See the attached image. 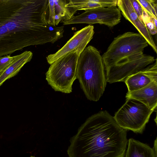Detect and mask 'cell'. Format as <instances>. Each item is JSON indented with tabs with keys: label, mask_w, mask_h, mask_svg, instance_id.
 <instances>
[{
	"label": "cell",
	"mask_w": 157,
	"mask_h": 157,
	"mask_svg": "<svg viewBox=\"0 0 157 157\" xmlns=\"http://www.w3.org/2000/svg\"><path fill=\"white\" fill-rule=\"evenodd\" d=\"M47 3V0H0V57L61 38L62 27L46 20Z\"/></svg>",
	"instance_id": "cell-1"
},
{
	"label": "cell",
	"mask_w": 157,
	"mask_h": 157,
	"mask_svg": "<svg viewBox=\"0 0 157 157\" xmlns=\"http://www.w3.org/2000/svg\"><path fill=\"white\" fill-rule=\"evenodd\" d=\"M69 157H124L127 130L106 110L89 117L71 138Z\"/></svg>",
	"instance_id": "cell-2"
},
{
	"label": "cell",
	"mask_w": 157,
	"mask_h": 157,
	"mask_svg": "<svg viewBox=\"0 0 157 157\" xmlns=\"http://www.w3.org/2000/svg\"><path fill=\"white\" fill-rule=\"evenodd\" d=\"M76 78L87 99L99 100L104 92L107 81L102 56L93 46L86 47L79 55Z\"/></svg>",
	"instance_id": "cell-3"
},
{
	"label": "cell",
	"mask_w": 157,
	"mask_h": 157,
	"mask_svg": "<svg viewBox=\"0 0 157 157\" xmlns=\"http://www.w3.org/2000/svg\"><path fill=\"white\" fill-rule=\"evenodd\" d=\"M139 33L128 32L114 38L102 56L105 69L120 65L143 54L148 46Z\"/></svg>",
	"instance_id": "cell-4"
},
{
	"label": "cell",
	"mask_w": 157,
	"mask_h": 157,
	"mask_svg": "<svg viewBox=\"0 0 157 157\" xmlns=\"http://www.w3.org/2000/svg\"><path fill=\"white\" fill-rule=\"evenodd\" d=\"M81 52L75 50L61 57L50 64L45 74L48 84L54 90L65 93L72 91L76 78L78 59Z\"/></svg>",
	"instance_id": "cell-5"
},
{
	"label": "cell",
	"mask_w": 157,
	"mask_h": 157,
	"mask_svg": "<svg viewBox=\"0 0 157 157\" xmlns=\"http://www.w3.org/2000/svg\"><path fill=\"white\" fill-rule=\"evenodd\" d=\"M153 111L140 101L127 98L113 117L122 128L142 133Z\"/></svg>",
	"instance_id": "cell-6"
},
{
	"label": "cell",
	"mask_w": 157,
	"mask_h": 157,
	"mask_svg": "<svg viewBox=\"0 0 157 157\" xmlns=\"http://www.w3.org/2000/svg\"><path fill=\"white\" fill-rule=\"evenodd\" d=\"M121 13L116 6L99 7L85 10L77 16H73L69 19L62 21L64 25L76 24H87L91 25L99 24L112 28L120 22Z\"/></svg>",
	"instance_id": "cell-7"
},
{
	"label": "cell",
	"mask_w": 157,
	"mask_h": 157,
	"mask_svg": "<svg viewBox=\"0 0 157 157\" xmlns=\"http://www.w3.org/2000/svg\"><path fill=\"white\" fill-rule=\"evenodd\" d=\"M155 60L154 57L143 54L124 63L105 69L107 82H124L128 77L153 63Z\"/></svg>",
	"instance_id": "cell-8"
},
{
	"label": "cell",
	"mask_w": 157,
	"mask_h": 157,
	"mask_svg": "<svg viewBox=\"0 0 157 157\" xmlns=\"http://www.w3.org/2000/svg\"><path fill=\"white\" fill-rule=\"evenodd\" d=\"M94 33V26L88 25L74 33L72 37L55 53L48 55L46 58L49 64L66 54L75 50L81 53L93 38Z\"/></svg>",
	"instance_id": "cell-9"
},
{
	"label": "cell",
	"mask_w": 157,
	"mask_h": 157,
	"mask_svg": "<svg viewBox=\"0 0 157 157\" xmlns=\"http://www.w3.org/2000/svg\"><path fill=\"white\" fill-rule=\"evenodd\" d=\"M117 6L124 17L135 27L157 53V46L151 34L135 12L130 0H117Z\"/></svg>",
	"instance_id": "cell-10"
},
{
	"label": "cell",
	"mask_w": 157,
	"mask_h": 157,
	"mask_svg": "<svg viewBox=\"0 0 157 157\" xmlns=\"http://www.w3.org/2000/svg\"><path fill=\"white\" fill-rule=\"evenodd\" d=\"M143 70L128 77L124 81L131 92L142 88L153 82H157V61Z\"/></svg>",
	"instance_id": "cell-11"
},
{
	"label": "cell",
	"mask_w": 157,
	"mask_h": 157,
	"mask_svg": "<svg viewBox=\"0 0 157 157\" xmlns=\"http://www.w3.org/2000/svg\"><path fill=\"white\" fill-rule=\"evenodd\" d=\"M126 98L136 99L146 105L154 111L157 107V82H151L140 89L128 92Z\"/></svg>",
	"instance_id": "cell-12"
},
{
	"label": "cell",
	"mask_w": 157,
	"mask_h": 157,
	"mask_svg": "<svg viewBox=\"0 0 157 157\" xmlns=\"http://www.w3.org/2000/svg\"><path fill=\"white\" fill-rule=\"evenodd\" d=\"M33 56L32 52L27 51L13 56V62L0 74V87L6 80L16 75L23 66L31 61Z\"/></svg>",
	"instance_id": "cell-13"
},
{
	"label": "cell",
	"mask_w": 157,
	"mask_h": 157,
	"mask_svg": "<svg viewBox=\"0 0 157 157\" xmlns=\"http://www.w3.org/2000/svg\"><path fill=\"white\" fill-rule=\"evenodd\" d=\"M117 0H69L65 6L72 9L75 12L99 8L117 6Z\"/></svg>",
	"instance_id": "cell-14"
},
{
	"label": "cell",
	"mask_w": 157,
	"mask_h": 157,
	"mask_svg": "<svg viewBox=\"0 0 157 157\" xmlns=\"http://www.w3.org/2000/svg\"><path fill=\"white\" fill-rule=\"evenodd\" d=\"M157 152L147 144L131 138L125 157H157Z\"/></svg>",
	"instance_id": "cell-15"
},
{
	"label": "cell",
	"mask_w": 157,
	"mask_h": 157,
	"mask_svg": "<svg viewBox=\"0 0 157 157\" xmlns=\"http://www.w3.org/2000/svg\"><path fill=\"white\" fill-rule=\"evenodd\" d=\"M143 10L151 17L157 19V4L155 0H137Z\"/></svg>",
	"instance_id": "cell-16"
},
{
	"label": "cell",
	"mask_w": 157,
	"mask_h": 157,
	"mask_svg": "<svg viewBox=\"0 0 157 157\" xmlns=\"http://www.w3.org/2000/svg\"><path fill=\"white\" fill-rule=\"evenodd\" d=\"M142 21L151 35H154L157 32V28L155 26L151 17L144 11L143 14Z\"/></svg>",
	"instance_id": "cell-17"
},
{
	"label": "cell",
	"mask_w": 157,
	"mask_h": 157,
	"mask_svg": "<svg viewBox=\"0 0 157 157\" xmlns=\"http://www.w3.org/2000/svg\"><path fill=\"white\" fill-rule=\"evenodd\" d=\"M13 56L7 55L0 57V74L6 69L13 61Z\"/></svg>",
	"instance_id": "cell-18"
},
{
	"label": "cell",
	"mask_w": 157,
	"mask_h": 157,
	"mask_svg": "<svg viewBox=\"0 0 157 157\" xmlns=\"http://www.w3.org/2000/svg\"><path fill=\"white\" fill-rule=\"evenodd\" d=\"M130 0L135 12L141 20L142 21V17L144 12L142 8L137 0Z\"/></svg>",
	"instance_id": "cell-19"
},
{
	"label": "cell",
	"mask_w": 157,
	"mask_h": 157,
	"mask_svg": "<svg viewBox=\"0 0 157 157\" xmlns=\"http://www.w3.org/2000/svg\"><path fill=\"white\" fill-rule=\"evenodd\" d=\"M153 148L154 151L157 152V138H156L155 140L154 143V146Z\"/></svg>",
	"instance_id": "cell-20"
}]
</instances>
